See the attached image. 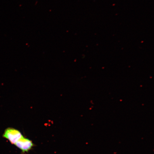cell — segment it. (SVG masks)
<instances>
[{"instance_id":"cell-2","label":"cell","mask_w":154,"mask_h":154,"mask_svg":"<svg viewBox=\"0 0 154 154\" xmlns=\"http://www.w3.org/2000/svg\"><path fill=\"white\" fill-rule=\"evenodd\" d=\"M15 145L24 153L29 151L34 146L32 140L24 137L17 141Z\"/></svg>"},{"instance_id":"cell-1","label":"cell","mask_w":154,"mask_h":154,"mask_svg":"<svg viewBox=\"0 0 154 154\" xmlns=\"http://www.w3.org/2000/svg\"><path fill=\"white\" fill-rule=\"evenodd\" d=\"M3 137L8 140L11 143L15 144L24 136L18 130L13 128H9L5 131Z\"/></svg>"}]
</instances>
